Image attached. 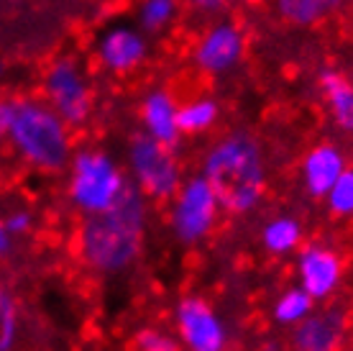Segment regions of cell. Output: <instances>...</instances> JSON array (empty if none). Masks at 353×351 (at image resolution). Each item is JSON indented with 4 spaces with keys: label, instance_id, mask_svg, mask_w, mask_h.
Here are the masks:
<instances>
[{
    "label": "cell",
    "instance_id": "1",
    "mask_svg": "<svg viewBox=\"0 0 353 351\" xmlns=\"http://www.w3.org/2000/svg\"><path fill=\"white\" fill-rule=\"evenodd\" d=\"M149 200L128 180L118 200L103 213L85 216L77 234L80 259L97 274H118L131 267L143 249Z\"/></svg>",
    "mask_w": 353,
    "mask_h": 351
},
{
    "label": "cell",
    "instance_id": "2",
    "mask_svg": "<svg viewBox=\"0 0 353 351\" xmlns=\"http://www.w3.org/2000/svg\"><path fill=\"white\" fill-rule=\"evenodd\" d=\"M228 216H246L266 193V159L256 136L230 131L212 144L203 157V172Z\"/></svg>",
    "mask_w": 353,
    "mask_h": 351
},
{
    "label": "cell",
    "instance_id": "3",
    "mask_svg": "<svg viewBox=\"0 0 353 351\" xmlns=\"http://www.w3.org/2000/svg\"><path fill=\"white\" fill-rule=\"evenodd\" d=\"M6 139L28 167L39 172H62L72 159V129L46 106V100H10Z\"/></svg>",
    "mask_w": 353,
    "mask_h": 351
},
{
    "label": "cell",
    "instance_id": "4",
    "mask_svg": "<svg viewBox=\"0 0 353 351\" xmlns=\"http://www.w3.org/2000/svg\"><path fill=\"white\" fill-rule=\"evenodd\" d=\"M70 202L82 216L108 211L128 184V177L108 151L77 149L70 159Z\"/></svg>",
    "mask_w": 353,
    "mask_h": 351
},
{
    "label": "cell",
    "instance_id": "5",
    "mask_svg": "<svg viewBox=\"0 0 353 351\" xmlns=\"http://www.w3.org/2000/svg\"><path fill=\"white\" fill-rule=\"evenodd\" d=\"M41 95L46 106L59 115L70 129L88 126L95 113V88L90 72L77 57H57L44 70Z\"/></svg>",
    "mask_w": 353,
    "mask_h": 351
},
{
    "label": "cell",
    "instance_id": "6",
    "mask_svg": "<svg viewBox=\"0 0 353 351\" xmlns=\"http://www.w3.org/2000/svg\"><path fill=\"white\" fill-rule=\"evenodd\" d=\"M128 175L146 200L169 202L182 184V164L174 146L136 133L128 144Z\"/></svg>",
    "mask_w": 353,
    "mask_h": 351
},
{
    "label": "cell",
    "instance_id": "7",
    "mask_svg": "<svg viewBox=\"0 0 353 351\" xmlns=\"http://www.w3.org/2000/svg\"><path fill=\"white\" fill-rule=\"evenodd\" d=\"M169 202H172V211H169L172 231L187 246L200 244L203 238L210 236L223 213L221 202L203 175L182 180L176 195Z\"/></svg>",
    "mask_w": 353,
    "mask_h": 351
},
{
    "label": "cell",
    "instance_id": "8",
    "mask_svg": "<svg viewBox=\"0 0 353 351\" xmlns=\"http://www.w3.org/2000/svg\"><path fill=\"white\" fill-rule=\"evenodd\" d=\"M176 339L187 351H225L228 331L215 307L200 295H187L174 310Z\"/></svg>",
    "mask_w": 353,
    "mask_h": 351
},
{
    "label": "cell",
    "instance_id": "9",
    "mask_svg": "<svg viewBox=\"0 0 353 351\" xmlns=\"http://www.w3.org/2000/svg\"><path fill=\"white\" fill-rule=\"evenodd\" d=\"M246 34L236 21H218L200 34L192 46V64L203 75L221 77L228 75L243 61Z\"/></svg>",
    "mask_w": 353,
    "mask_h": 351
},
{
    "label": "cell",
    "instance_id": "10",
    "mask_svg": "<svg viewBox=\"0 0 353 351\" xmlns=\"http://www.w3.org/2000/svg\"><path fill=\"white\" fill-rule=\"evenodd\" d=\"M149 57L146 31L128 23L108 26L95 41V59L103 70L113 75H131Z\"/></svg>",
    "mask_w": 353,
    "mask_h": 351
},
{
    "label": "cell",
    "instance_id": "11",
    "mask_svg": "<svg viewBox=\"0 0 353 351\" xmlns=\"http://www.w3.org/2000/svg\"><path fill=\"white\" fill-rule=\"evenodd\" d=\"M297 280L315 303L333 298L343 282V256L323 244L302 246L297 254Z\"/></svg>",
    "mask_w": 353,
    "mask_h": 351
},
{
    "label": "cell",
    "instance_id": "12",
    "mask_svg": "<svg viewBox=\"0 0 353 351\" xmlns=\"http://www.w3.org/2000/svg\"><path fill=\"white\" fill-rule=\"evenodd\" d=\"M348 334V316L341 307L312 310L302 323L294 325L297 351H341Z\"/></svg>",
    "mask_w": 353,
    "mask_h": 351
},
{
    "label": "cell",
    "instance_id": "13",
    "mask_svg": "<svg viewBox=\"0 0 353 351\" xmlns=\"http://www.w3.org/2000/svg\"><path fill=\"white\" fill-rule=\"evenodd\" d=\"M345 169H348V159L338 144H330V141L315 144L312 149H307L300 164L305 193L310 198H325Z\"/></svg>",
    "mask_w": 353,
    "mask_h": 351
},
{
    "label": "cell",
    "instance_id": "14",
    "mask_svg": "<svg viewBox=\"0 0 353 351\" xmlns=\"http://www.w3.org/2000/svg\"><path fill=\"white\" fill-rule=\"evenodd\" d=\"M141 129L146 136L161 141L167 146L179 144V123H176V113H179V100L174 93L167 88H151L146 95L141 97Z\"/></svg>",
    "mask_w": 353,
    "mask_h": 351
},
{
    "label": "cell",
    "instance_id": "15",
    "mask_svg": "<svg viewBox=\"0 0 353 351\" xmlns=\"http://www.w3.org/2000/svg\"><path fill=\"white\" fill-rule=\"evenodd\" d=\"M318 90L325 103L330 121L341 131L353 133V82L345 72L336 67H323L318 72Z\"/></svg>",
    "mask_w": 353,
    "mask_h": 351
},
{
    "label": "cell",
    "instance_id": "16",
    "mask_svg": "<svg viewBox=\"0 0 353 351\" xmlns=\"http://www.w3.org/2000/svg\"><path fill=\"white\" fill-rule=\"evenodd\" d=\"M221 121V103L212 95H194L185 103H179V133L182 136H200L215 129V123Z\"/></svg>",
    "mask_w": 353,
    "mask_h": 351
},
{
    "label": "cell",
    "instance_id": "17",
    "mask_svg": "<svg viewBox=\"0 0 353 351\" xmlns=\"http://www.w3.org/2000/svg\"><path fill=\"white\" fill-rule=\"evenodd\" d=\"M302 223L294 216H276L261 229V246L274 256H287L302 244Z\"/></svg>",
    "mask_w": 353,
    "mask_h": 351
},
{
    "label": "cell",
    "instance_id": "18",
    "mask_svg": "<svg viewBox=\"0 0 353 351\" xmlns=\"http://www.w3.org/2000/svg\"><path fill=\"white\" fill-rule=\"evenodd\" d=\"M274 13L284 23L297 28H310L330 13L325 0H274Z\"/></svg>",
    "mask_w": 353,
    "mask_h": 351
},
{
    "label": "cell",
    "instance_id": "19",
    "mask_svg": "<svg viewBox=\"0 0 353 351\" xmlns=\"http://www.w3.org/2000/svg\"><path fill=\"white\" fill-rule=\"evenodd\" d=\"M312 310H315V300L310 298L307 292L297 285V287L284 290L282 295L276 298V303H274V321L279 325H297V323H302Z\"/></svg>",
    "mask_w": 353,
    "mask_h": 351
},
{
    "label": "cell",
    "instance_id": "20",
    "mask_svg": "<svg viewBox=\"0 0 353 351\" xmlns=\"http://www.w3.org/2000/svg\"><path fill=\"white\" fill-rule=\"evenodd\" d=\"M176 18V0H141L139 6V28L146 34H159L172 26Z\"/></svg>",
    "mask_w": 353,
    "mask_h": 351
},
{
    "label": "cell",
    "instance_id": "21",
    "mask_svg": "<svg viewBox=\"0 0 353 351\" xmlns=\"http://www.w3.org/2000/svg\"><path fill=\"white\" fill-rule=\"evenodd\" d=\"M327 211L336 218H353V169L348 167L325 195Z\"/></svg>",
    "mask_w": 353,
    "mask_h": 351
},
{
    "label": "cell",
    "instance_id": "22",
    "mask_svg": "<svg viewBox=\"0 0 353 351\" xmlns=\"http://www.w3.org/2000/svg\"><path fill=\"white\" fill-rule=\"evenodd\" d=\"M18 339V305L3 285H0V351H10Z\"/></svg>",
    "mask_w": 353,
    "mask_h": 351
},
{
    "label": "cell",
    "instance_id": "23",
    "mask_svg": "<svg viewBox=\"0 0 353 351\" xmlns=\"http://www.w3.org/2000/svg\"><path fill=\"white\" fill-rule=\"evenodd\" d=\"M133 346H136V351H182L179 339L167 334V331H159V328H143V331H139Z\"/></svg>",
    "mask_w": 353,
    "mask_h": 351
},
{
    "label": "cell",
    "instance_id": "24",
    "mask_svg": "<svg viewBox=\"0 0 353 351\" xmlns=\"http://www.w3.org/2000/svg\"><path fill=\"white\" fill-rule=\"evenodd\" d=\"M3 223H6V229H8L10 236H23V234H28L31 226H34V216L28 211H13L3 218Z\"/></svg>",
    "mask_w": 353,
    "mask_h": 351
},
{
    "label": "cell",
    "instance_id": "25",
    "mask_svg": "<svg viewBox=\"0 0 353 351\" xmlns=\"http://www.w3.org/2000/svg\"><path fill=\"white\" fill-rule=\"evenodd\" d=\"M230 0H190V8L194 10V13H200V16H221V13H225V8H228Z\"/></svg>",
    "mask_w": 353,
    "mask_h": 351
},
{
    "label": "cell",
    "instance_id": "26",
    "mask_svg": "<svg viewBox=\"0 0 353 351\" xmlns=\"http://www.w3.org/2000/svg\"><path fill=\"white\" fill-rule=\"evenodd\" d=\"M10 121V100H0V139H6Z\"/></svg>",
    "mask_w": 353,
    "mask_h": 351
},
{
    "label": "cell",
    "instance_id": "27",
    "mask_svg": "<svg viewBox=\"0 0 353 351\" xmlns=\"http://www.w3.org/2000/svg\"><path fill=\"white\" fill-rule=\"evenodd\" d=\"M10 241H13V236L8 234L6 223H3V218H0V256H6L10 252Z\"/></svg>",
    "mask_w": 353,
    "mask_h": 351
},
{
    "label": "cell",
    "instance_id": "28",
    "mask_svg": "<svg viewBox=\"0 0 353 351\" xmlns=\"http://www.w3.org/2000/svg\"><path fill=\"white\" fill-rule=\"evenodd\" d=\"M325 3H327V8L330 10H336V8H341V6H345L348 0H325Z\"/></svg>",
    "mask_w": 353,
    "mask_h": 351
}]
</instances>
